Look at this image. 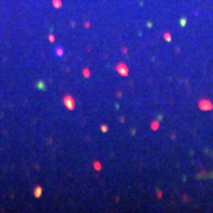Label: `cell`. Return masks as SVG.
<instances>
[{
    "label": "cell",
    "mask_w": 213,
    "mask_h": 213,
    "mask_svg": "<svg viewBox=\"0 0 213 213\" xmlns=\"http://www.w3.org/2000/svg\"><path fill=\"white\" fill-rule=\"evenodd\" d=\"M56 52H57V54H58L59 57H60V56H63V50H62L60 48L57 49V50H56Z\"/></svg>",
    "instance_id": "obj_1"
},
{
    "label": "cell",
    "mask_w": 213,
    "mask_h": 213,
    "mask_svg": "<svg viewBox=\"0 0 213 213\" xmlns=\"http://www.w3.org/2000/svg\"><path fill=\"white\" fill-rule=\"evenodd\" d=\"M37 189H38V191H36V195H37V197H39V195H40V188L38 187Z\"/></svg>",
    "instance_id": "obj_2"
}]
</instances>
